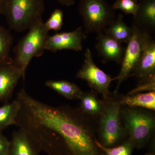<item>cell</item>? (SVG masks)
I'll return each mask as SVG.
<instances>
[{"label":"cell","mask_w":155,"mask_h":155,"mask_svg":"<svg viewBox=\"0 0 155 155\" xmlns=\"http://www.w3.org/2000/svg\"><path fill=\"white\" fill-rule=\"evenodd\" d=\"M45 85L69 99H80L83 91L75 84L65 80H48Z\"/></svg>","instance_id":"cell-18"},{"label":"cell","mask_w":155,"mask_h":155,"mask_svg":"<svg viewBox=\"0 0 155 155\" xmlns=\"http://www.w3.org/2000/svg\"><path fill=\"white\" fill-rule=\"evenodd\" d=\"M48 32L42 20L39 21L28 29V33L15 47L13 64L21 71L23 79L31 59L34 57H41L46 51Z\"/></svg>","instance_id":"cell-4"},{"label":"cell","mask_w":155,"mask_h":155,"mask_svg":"<svg viewBox=\"0 0 155 155\" xmlns=\"http://www.w3.org/2000/svg\"><path fill=\"white\" fill-rule=\"evenodd\" d=\"M23 75L14 64L0 66V101L7 102L13 94L19 79Z\"/></svg>","instance_id":"cell-12"},{"label":"cell","mask_w":155,"mask_h":155,"mask_svg":"<svg viewBox=\"0 0 155 155\" xmlns=\"http://www.w3.org/2000/svg\"><path fill=\"white\" fill-rule=\"evenodd\" d=\"M147 155H155V154L153 153H150L147 154Z\"/></svg>","instance_id":"cell-28"},{"label":"cell","mask_w":155,"mask_h":155,"mask_svg":"<svg viewBox=\"0 0 155 155\" xmlns=\"http://www.w3.org/2000/svg\"><path fill=\"white\" fill-rule=\"evenodd\" d=\"M133 34L127 46L122 63V67L119 75L114 78L117 80V85L114 94H116L121 83L131 75L136 65L139 60L142 51L151 34L142 30L133 24Z\"/></svg>","instance_id":"cell-7"},{"label":"cell","mask_w":155,"mask_h":155,"mask_svg":"<svg viewBox=\"0 0 155 155\" xmlns=\"http://www.w3.org/2000/svg\"><path fill=\"white\" fill-rule=\"evenodd\" d=\"M133 24L150 34L155 29V0H140Z\"/></svg>","instance_id":"cell-13"},{"label":"cell","mask_w":155,"mask_h":155,"mask_svg":"<svg viewBox=\"0 0 155 155\" xmlns=\"http://www.w3.org/2000/svg\"><path fill=\"white\" fill-rule=\"evenodd\" d=\"M119 101L122 105L155 111V91H148L143 93H139L119 97Z\"/></svg>","instance_id":"cell-15"},{"label":"cell","mask_w":155,"mask_h":155,"mask_svg":"<svg viewBox=\"0 0 155 155\" xmlns=\"http://www.w3.org/2000/svg\"><path fill=\"white\" fill-rule=\"evenodd\" d=\"M17 125L48 155H105L97 145L94 118L79 108L49 105L22 88Z\"/></svg>","instance_id":"cell-1"},{"label":"cell","mask_w":155,"mask_h":155,"mask_svg":"<svg viewBox=\"0 0 155 155\" xmlns=\"http://www.w3.org/2000/svg\"><path fill=\"white\" fill-rule=\"evenodd\" d=\"M121 118L128 139L134 148L144 147L154 131V115L147 109L127 107L121 109Z\"/></svg>","instance_id":"cell-3"},{"label":"cell","mask_w":155,"mask_h":155,"mask_svg":"<svg viewBox=\"0 0 155 155\" xmlns=\"http://www.w3.org/2000/svg\"><path fill=\"white\" fill-rule=\"evenodd\" d=\"M8 0H0V15L4 14Z\"/></svg>","instance_id":"cell-27"},{"label":"cell","mask_w":155,"mask_h":155,"mask_svg":"<svg viewBox=\"0 0 155 155\" xmlns=\"http://www.w3.org/2000/svg\"><path fill=\"white\" fill-rule=\"evenodd\" d=\"M19 104L17 99L0 107V132L10 125H17Z\"/></svg>","instance_id":"cell-19"},{"label":"cell","mask_w":155,"mask_h":155,"mask_svg":"<svg viewBox=\"0 0 155 155\" xmlns=\"http://www.w3.org/2000/svg\"><path fill=\"white\" fill-rule=\"evenodd\" d=\"M64 14L61 9H56L51 14L47 21L44 23L48 31H58L61 30L64 24Z\"/></svg>","instance_id":"cell-22"},{"label":"cell","mask_w":155,"mask_h":155,"mask_svg":"<svg viewBox=\"0 0 155 155\" xmlns=\"http://www.w3.org/2000/svg\"><path fill=\"white\" fill-rule=\"evenodd\" d=\"M77 78L86 81L91 88L102 96L103 100L111 97L109 87L114 78L96 65L91 51L88 48L85 51L83 64L77 73Z\"/></svg>","instance_id":"cell-8"},{"label":"cell","mask_w":155,"mask_h":155,"mask_svg":"<svg viewBox=\"0 0 155 155\" xmlns=\"http://www.w3.org/2000/svg\"><path fill=\"white\" fill-rule=\"evenodd\" d=\"M131 75L139 82L155 77V42L151 35L147 41Z\"/></svg>","instance_id":"cell-10"},{"label":"cell","mask_w":155,"mask_h":155,"mask_svg":"<svg viewBox=\"0 0 155 155\" xmlns=\"http://www.w3.org/2000/svg\"><path fill=\"white\" fill-rule=\"evenodd\" d=\"M78 10L86 34L103 32L116 18L115 10L107 0H81Z\"/></svg>","instance_id":"cell-6"},{"label":"cell","mask_w":155,"mask_h":155,"mask_svg":"<svg viewBox=\"0 0 155 155\" xmlns=\"http://www.w3.org/2000/svg\"><path fill=\"white\" fill-rule=\"evenodd\" d=\"M40 152L24 130L19 128L13 133L8 155H40Z\"/></svg>","instance_id":"cell-14"},{"label":"cell","mask_w":155,"mask_h":155,"mask_svg":"<svg viewBox=\"0 0 155 155\" xmlns=\"http://www.w3.org/2000/svg\"><path fill=\"white\" fill-rule=\"evenodd\" d=\"M137 0H116L113 7L114 10H120L125 14H131L133 17L138 10Z\"/></svg>","instance_id":"cell-23"},{"label":"cell","mask_w":155,"mask_h":155,"mask_svg":"<svg viewBox=\"0 0 155 155\" xmlns=\"http://www.w3.org/2000/svg\"><path fill=\"white\" fill-rule=\"evenodd\" d=\"M44 11V0H8L4 14L10 28L21 32L42 21Z\"/></svg>","instance_id":"cell-5"},{"label":"cell","mask_w":155,"mask_h":155,"mask_svg":"<svg viewBox=\"0 0 155 155\" xmlns=\"http://www.w3.org/2000/svg\"><path fill=\"white\" fill-rule=\"evenodd\" d=\"M145 91H155V77L139 82L137 86L130 91L127 95H130Z\"/></svg>","instance_id":"cell-24"},{"label":"cell","mask_w":155,"mask_h":155,"mask_svg":"<svg viewBox=\"0 0 155 155\" xmlns=\"http://www.w3.org/2000/svg\"><path fill=\"white\" fill-rule=\"evenodd\" d=\"M13 37L8 30L0 25V66L13 64L11 56Z\"/></svg>","instance_id":"cell-20"},{"label":"cell","mask_w":155,"mask_h":155,"mask_svg":"<svg viewBox=\"0 0 155 155\" xmlns=\"http://www.w3.org/2000/svg\"><path fill=\"white\" fill-rule=\"evenodd\" d=\"M103 100L104 108L97 118V140L104 146L112 147L122 143L127 136L121 120L122 105L116 96Z\"/></svg>","instance_id":"cell-2"},{"label":"cell","mask_w":155,"mask_h":155,"mask_svg":"<svg viewBox=\"0 0 155 155\" xmlns=\"http://www.w3.org/2000/svg\"><path fill=\"white\" fill-rule=\"evenodd\" d=\"M10 141L0 132V155H8Z\"/></svg>","instance_id":"cell-25"},{"label":"cell","mask_w":155,"mask_h":155,"mask_svg":"<svg viewBox=\"0 0 155 155\" xmlns=\"http://www.w3.org/2000/svg\"><path fill=\"white\" fill-rule=\"evenodd\" d=\"M57 1L63 5L69 7L74 5L76 0H57Z\"/></svg>","instance_id":"cell-26"},{"label":"cell","mask_w":155,"mask_h":155,"mask_svg":"<svg viewBox=\"0 0 155 155\" xmlns=\"http://www.w3.org/2000/svg\"><path fill=\"white\" fill-rule=\"evenodd\" d=\"M96 49L104 63L109 61L121 64L125 49L122 43L103 32L97 33Z\"/></svg>","instance_id":"cell-11"},{"label":"cell","mask_w":155,"mask_h":155,"mask_svg":"<svg viewBox=\"0 0 155 155\" xmlns=\"http://www.w3.org/2000/svg\"><path fill=\"white\" fill-rule=\"evenodd\" d=\"M97 145L103 151L105 155H132L134 149L131 141L127 139L116 146L112 147H106L96 140Z\"/></svg>","instance_id":"cell-21"},{"label":"cell","mask_w":155,"mask_h":155,"mask_svg":"<svg viewBox=\"0 0 155 155\" xmlns=\"http://www.w3.org/2000/svg\"><path fill=\"white\" fill-rule=\"evenodd\" d=\"M103 32L122 43L127 44L132 36L133 28L124 22L123 15L119 14Z\"/></svg>","instance_id":"cell-16"},{"label":"cell","mask_w":155,"mask_h":155,"mask_svg":"<svg viewBox=\"0 0 155 155\" xmlns=\"http://www.w3.org/2000/svg\"><path fill=\"white\" fill-rule=\"evenodd\" d=\"M80 110L87 116L97 118L101 114L104 107V100L99 98L96 92L82 93L81 97Z\"/></svg>","instance_id":"cell-17"},{"label":"cell","mask_w":155,"mask_h":155,"mask_svg":"<svg viewBox=\"0 0 155 155\" xmlns=\"http://www.w3.org/2000/svg\"><path fill=\"white\" fill-rule=\"evenodd\" d=\"M86 38V33L82 27L70 32L56 33L52 36H48L45 50L53 52L63 50L81 51L83 49L82 43Z\"/></svg>","instance_id":"cell-9"}]
</instances>
